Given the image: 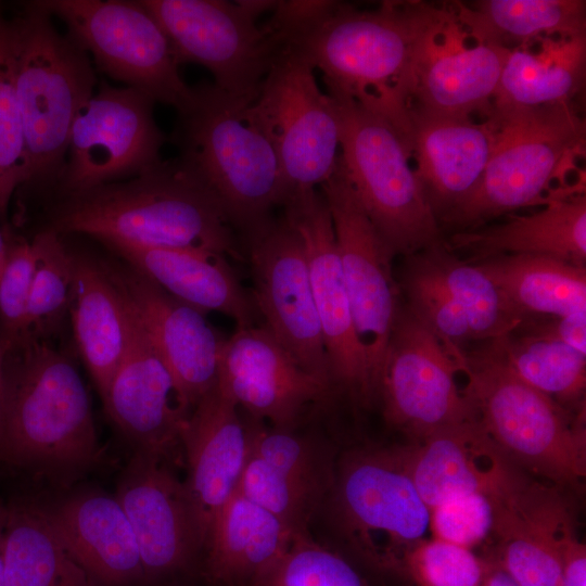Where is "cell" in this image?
<instances>
[{"label": "cell", "instance_id": "6da1fadb", "mask_svg": "<svg viewBox=\"0 0 586 586\" xmlns=\"http://www.w3.org/2000/svg\"><path fill=\"white\" fill-rule=\"evenodd\" d=\"M36 230L99 243L238 255L234 231L215 195L178 156L110 184L47 201Z\"/></svg>", "mask_w": 586, "mask_h": 586}, {"label": "cell", "instance_id": "7a4b0ae2", "mask_svg": "<svg viewBox=\"0 0 586 586\" xmlns=\"http://www.w3.org/2000/svg\"><path fill=\"white\" fill-rule=\"evenodd\" d=\"M275 34L322 73L327 92L385 118L410 151L415 37L409 1L383 2L373 11L323 1Z\"/></svg>", "mask_w": 586, "mask_h": 586}, {"label": "cell", "instance_id": "3957f363", "mask_svg": "<svg viewBox=\"0 0 586 586\" xmlns=\"http://www.w3.org/2000/svg\"><path fill=\"white\" fill-rule=\"evenodd\" d=\"M65 344L29 336L3 354L0 460L68 470L99 457L90 397Z\"/></svg>", "mask_w": 586, "mask_h": 586}, {"label": "cell", "instance_id": "277c9868", "mask_svg": "<svg viewBox=\"0 0 586 586\" xmlns=\"http://www.w3.org/2000/svg\"><path fill=\"white\" fill-rule=\"evenodd\" d=\"M251 102L200 84L177 112L173 132L178 157L215 195L244 241L266 227L272 208L289 196L277 153L254 119Z\"/></svg>", "mask_w": 586, "mask_h": 586}, {"label": "cell", "instance_id": "5b68a950", "mask_svg": "<svg viewBox=\"0 0 586 586\" xmlns=\"http://www.w3.org/2000/svg\"><path fill=\"white\" fill-rule=\"evenodd\" d=\"M495 129L494 145L473 191L440 219L459 231L475 229L504 214L582 192L558 190L584 153L585 119L572 102L539 107L491 104L483 114Z\"/></svg>", "mask_w": 586, "mask_h": 586}, {"label": "cell", "instance_id": "8992f818", "mask_svg": "<svg viewBox=\"0 0 586 586\" xmlns=\"http://www.w3.org/2000/svg\"><path fill=\"white\" fill-rule=\"evenodd\" d=\"M16 30V87L27 152V176L16 192L18 208L37 203L63 165L72 126L98 80L90 56L38 0L22 2Z\"/></svg>", "mask_w": 586, "mask_h": 586}, {"label": "cell", "instance_id": "52a82bcc", "mask_svg": "<svg viewBox=\"0 0 586 586\" xmlns=\"http://www.w3.org/2000/svg\"><path fill=\"white\" fill-rule=\"evenodd\" d=\"M463 392L500 450L522 471L558 485L574 486L586 475L584 412L566 408L521 380L496 342L473 352L450 348Z\"/></svg>", "mask_w": 586, "mask_h": 586}, {"label": "cell", "instance_id": "ba28073f", "mask_svg": "<svg viewBox=\"0 0 586 586\" xmlns=\"http://www.w3.org/2000/svg\"><path fill=\"white\" fill-rule=\"evenodd\" d=\"M327 93L339 118V164L391 253L408 257L440 243L441 226L404 139L382 116L345 95Z\"/></svg>", "mask_w": 586, "mask_h": 586}, {"label": "cell", "instance_id": "9c48e42d", "mask_svg": "<svg viewBox=\"0 0 586 586\" xmlns=\"http://www.w3.org/2000/svg\"><path fill=\"white\" fill-rule=\"evenodd\" d=\"M38 2L64 23L101 73L177 112L191 101L192 87L180 75L171 43L141 0Z\"/></svg>", "mask_w": 586, "mask_h": 586}, {"label": "cell", "instance_id": "30bf717a", "mask_svg": "<svg viewBox=\"0 0 586 586\" xmlns=\"http://www.w3.org/2000/svg\"><path fill=\"white\" fill-rule=\"evenodd\" d=\"M314 71L300 54L281 44L250 104L279 158L288 200L323 184L339 162L337 114Z\"/></svg>", "mask_w": 586, "mask_h": 586}, {"label": "cell", "instance_id": "8fae6325", "mask_svg": "<svg viewBox=\"0 0 586 586\" xmlns=\"http://www.w3.org/2000/svg\"><path fill=\"white\" fill-rule=\"evenodd\" d=\"M154 105L136 89L98 84L72 126L52 188L37 203L124 181L161 162L166 137Z\"/></svg>", "mask_w": 586, "mask_h": 586}, {"label": "cell", "instance_id": "7c38bea8", "mask_svg": "<svg viewBox=\"0 0 586 586\" xmlns=\"http://www.w3.org/2000/svg\"><path fill=\"white\" fill-rule=\"evenodd\" d=\"M167 35L179 64L205 67L220 90L253 101L281 44L256 18V1L141 0Z\"/></svg>", "mask_w": 586, "mask_h": 586}, {"label": "cell", "instance_id": "4fadbf2b", "mask_svg": "<svg viewBox=\"0 0 586 586\" xmlns=\"http://www.w3.org/2000/svg\"><path fill=\"white\" fill-rule=\"evenodd\" d=\"M333 507L346 538L369 561L402 568L429 532L430 510L396 449L351 456L341 466Z\"/></svg>", "mask_w": 586, "mask_h": 586}, {"label": "cell", "instance_id": "5bb4252c", "mask_svg": "<svg viewBox=\"0 0 586 586\" xmlns=\"http://www.w3.org/2000/svg\"><path fill=\"white\" fill-rule=\"evenodd\" d=\"M409 7L415 37L412 107L441 115H483L510 49L475 40L450 4L409 1Z\"/></svg>", "mask_w": 586, "mask_h": 586}, {"label": "cell", "instance_id": "9a60e30c", "mask_svg": "<svg viewBox=\"0 0 586 586\" xmlns=\"http://www.w3.org/2000/svg\"><path fill=\"white\" fill-rule=\"evenodd\" d=\"M449 347L408 307L388 342L377 396L387 423L416 440L476 418Z\"/></svg>", "mask_w": 586, "mask_h": 586}, {"label": "cell", "instance_id": "2e32d148", "mask_svg": "<svg viewBox=\"0 0 586 586\" xmlns=\"http://www.w3.org/2000/svg\"><path fill=\"white\" fill-rule=\"evenodd\" d=\"M321 187L328 205L354 326L364 352L373 396L400 309L391 253L360 206L337 162Z\"/></svg>", "mask_w": 586, "mask_h": 586}, {"label": "cell", "instance_id": "e0dca14e", "mask_svg": "<svg viewBox=\"0 0 586 586\" xmlns=\"http://www.w3.org/2000/svg\"><path fill=\"white\" fill-rule=\"evenodd\" d=\"M244 242L252 297L264 327L304 371L331 390L330 366L298 233L283 217Z\"/></svg>", "mask_w": 586, "mask_h": 586}, {"label": "cell", "instance_id": "ac0fdd59", "mask_svg": "<svg viewBox=\"0 0 586 586\" xmlns=\"http://www.w3.org/2000/svg\"><path fill=\"white\" fill-rule=\"evenodd\" d=\"M283 208V217L303 243L333 386L368 403L374 398L373 391L356 334L326 200L321 192L311 189L290 196Z\"/></svg>", "mask_w": 586, "mask_h": 586}, {"label": "cell", "instance_id": "d6986e66", "mask_svg": "<svg viewBox=\"0 0 586 586\" xmlns=\"http://www.w3.org/2000/svg\"><path fill=\"white\" fill-rule=\"evenodd\" d=\"M217 384L251 418L289 431L330 392L264 326L255 324L237 328L222 341Z\"/></svg>", "mask_w": 586, "mask_h": 586}, {"label": "cell", "instance_id": "ffe728a7", "mask_svg": "<svg viewBox=\"0 0 586 586\" xmlns=\"http://www.w3.org/2000/svg\"><path fill=\"white\" fill-rule=\"evenodd\" d=\"M128 305L193 410L218 378L222 344L205 315L125 262H109Z\"/></svg>", "mask_w": 586, "mask_h": 586}, {"label": "cell", "instance_id": "44dd1931", "mask_svg": "<svg viewBox=\"0 0 586 586\" xmlns=\"http://www.w3.org/2000/svg\"><path fill=\"white\" fill-rule=\"evenodd\" d=\"M114 497L136 536L144 575L179 570L202 547L184 483L163 457L136 450Z\"/></svg>", "mask_w": 586, "mask_h": 586}, {"label": "cell", "instance_id": "7402d4cb", "mask_svg": "<svg viewBox=\"0 0 586 586\" xmlns=\"http://www.w3.org/2000/svg\"><path fill=\"white\" fill-rule=\"evenodd\" d=\"M130 308V306H129ZM128 347L102 398L105 411L136 446L165 458L181 446L192 409L131 308Z\"/></svg>", "mask_w": 586, "mask_h": 586}, {"label": "cell", "instance_id": "603a6c76", "mask_svg": "<svg viewBox=\"0 0 586 586\" xmlns=\"http://www.w3.org/2000/svg\"><path fill=\"white\" fill-rule=\"evenodd\" d=\"M396 450L429 509L468 494L495 498L525 473L500 450L477 418Z\"/></svg>", "mask_w": 586, "mask_h": 586}, {"label": "cell", "instance_id": "cb8c5ba5", "mask_svg": "<svg viewBox=\"0 0 586 586\" xmlns=\"http://www.w3.org/2000/svg\"><path fill=\"white\" fill-rule=\"evenodd\" d=\"M492 499L498 564L518 586H561L560 544L574 523L560 493L524 473Z\"/></svg>", "mask_w": 586, "mask_h": 586}, {"label": "cell", "instance_id": "d4e9b609", "mask_svg": "<svg viewBox=\"0 0 586 586\" xmlns=\"http://www.w3.org/2000/svg\"><path fill=\"white\" fill-rule=\"evenodd\" d=\"M184 482L202 546L237 487L249 456V431L235 403L216 384L195 405L181 434Z\"/></svg>", "mask_w": 586, "mask_h": 586}, {"label": "cell", "instance_id": "484cf974", "mask_svg": "<svg viewBox=\"0 0 586 586\" xmlns=\"http://www.w3.org/2000/svg\"><path fill=\"white\" fill-rule=\"evenodd\" d=\"M410 156L416 175L437 221L477 186L495 138L492 119L410 112Z\"/></svg>", "mask_w": 586, "mask_h": 586}, {"label": "cell", "instance_id": "4316f807", "mask_svg": "<svg viewBox=\"0 0 586 586\" xmlns=\"http://www.w3.org/2000/svg\"><path fill=\"white\" fill-rule=\"evenodd\" d=\"M168 294L198 309L224 314L238 328L255 324L253 297L239 282L226 256L203 251L102 243Z\"/></svg>", "mask_w": 586, "mask_h": 586}, {"label": "cell", "instance_id": "83f0119b", "mask_svg": "<svg viewBox=\"0 0 586 586\" xmlns=\"http://www.w3.org/2000/svg\"><path fill=\"white\" fill-rule=\"evenodd\" d=\"M71 249L74 259L71 329L76 352L102 399L128 347L131 311L109 260Z\"/></svg>", "mask_w": 586, "mask_h": 586}, {"label": "cell", "instance_id": "f1b7e54d", "mask_svg": "<svg viewBox=\"0 0 586 586\" xmlns=\"http://www.w3.org/2000/svg\"><path fill=\"white\" fill-rule=\"evenodd\" d=\"M44 511L63 545L93 579L122 585L144 575L136 536L115 497L78 494Z\"/></svg>", "mask_w": 586, "mask_h": 586}, {"label": "cell", "instance_id": "f546056e", "mask_svg": "<svg viewBox=\"0 0 586 586\" xmlns=\"http://www.w3.org/2000/svg\"><path fill=\"white\" fill-rule=\"evenodd\" d=\"M446 245L451 252L470 254L469 263L504 255H544L585 267V193L555 198L533 214H510L504 222L455 232Z\"/></svg>", "mask_w": 586, "mask_h": 586}, {"label": "cell", "instance_id": "4dcf8cb0", "mask_svg": "<svg viewBox=\"0 0 586 586\" xmlns=\"http://www.w3.org/2000/svg\"><path fill=\"white\" fill-rule=\"evenodd\" d=\"M297 534L235 492L215 515L204 543L207 575L219 586H251Z\"/></svg>", "mask_w": 586, "mask_h": 586}, {"label": "cell", "instance_id": "1f68e13d", "mask_svg": "<svg viewBox=\"0 0 586 586\" xmlns=\"http://www.w3.org/2000/svg\"><path fill=\"white\" fill-rule=\"evenodd\" d=\"M586 77V34L546 37L510 50L493 105L539 107L572 102Z\"/></svg>", "mask_w": 586, "mask_h": 586}, {"label": "cell", "instance_id": "d6a6232c", "mask_svg": "<svg viewBox=\"0 0 586 586\" xmlns=\"http://www.w3.org/2000/svg\"><path fill=\"white\" fill-rule=\"evenodd\" d=\"M4 509L5 586H94L52 528L43 508L14 500Z\"/></svg>", "mask_w": 586, "mask_h": 586}, {"label": "cell", "instance_id": "836d02e7", "mask_svg": "<svg viewBox=\"0 0 586 586\" xmlns=\"http://www.w3.org/2000/svg\"><path fill=\"white\" fill-rule=\"evenodd\" d=\"M450 8L475 40L510 50L546 37L586 34L585 0H479Z\"/></svg>", "mask_w": 586, "mask_h": 586}, {"label": "cell", "instance_id": "e575fe53", "mask_svg": "<svg viewBox=\"0 0 586 586\" xmlns=\"http://www.w3.org/2000/svg\"><path fill=\"white\" fill-rule=\"evenodd\" d=\"M525 316L586 314V267L544 255H504L474 263Z\"/></svg>", "mask_w": 586, "mask_h": 586}, {"label": "cell", "instance_id": "d590c367", "mask_svg": "<svg viewBox=\"0 0 586 586\" xmlns=\"http://www.w3.org/2000/svg\"><path fill=\"white\" fill-rule=\"evenodd\" d=\"M407 258L467 317L476 341L488 342L510 334L531 318L475 264L458 258L443 241Z\"/></svg>", "mask_w": 586, "mask_h": 586}, {"label": "cell", "instance_id": "8d00e7d4", "mask_svg": "<svg viewBox=\"0 0 586 586\" xmlns=\"http://www.w3.org/2000/svg\"><path fill=\"white\" fill-rule=\"evenodd\" d=\"M35 268L28 317L29 336L64 342L71 327L69 311L74 290V259L64 234L35 230L30 237Z\"/></svg>", "mask_w": 586, "mask_h": 586}, {"label": "cell", "instance_id": "74e56055", "mask_svg": "<svg viewBox=\"0 0 586 586\" xmlns=\"http://www.w3.org/2000/svg\"><path fill=\"white\" fill-rule=\"evenodd\" d=\"M494 341L507 365L525 383L566 408L582 404L585 355L559 341L518 331Z\"/></svg>", "mask_w": 586, "mask_h": 586}, {"label": "cell", "instance_id": "f35d334b", "mask_svg": "<svg viewBox=\"0 0 586 586\" xmlns=\"http://www.w3.org/2000/svg\"><path fill=\"white\" fill-rule=\"evenodd\" d=\"M27 152L16 87V30L0 3V226L10 227V206L27 176Z\"/></svg>", "mask_w": 586, "mask_h": 586}, {"label": "cell", "instance_id": "ab89813d", "mask_svg": "<svg viewBox=\"0 0 586 586\" xmlns=\"http://www.w3.org/2000/svg\"><path fill=\"white\" fill-rule=\"evenodd\" d=\"M251 586H369V584L344 557L317 544L307 533H300Z\"/></svg>", "mask_w": 586, "mask_h": 586}, {"label": "cell", "instance_id": "60d3db41", "mask_svg": "<svg viewBox=\"0 0 586 586\" xmlns=\"http://www.w3.org/2000/svg\"><path fill=\"white\" fill-rule=\"evenodd\" d=\"M237 492L298 533L307 532V524L324 494L250 453Z\"/></svg>", "mask_w": 586, "mask_h": 586}, {"label": "cell", "instance_id": "b9f144b4", "mask_svg": "<svg viewBox=\"0 0 586 586\" xmlns=\"http://www.w3.org/2000/svg\"><path fill=\"white\" fill-rule=\"evenodd\" d=\"M4 232L8 252L0 275V349L3 354L29 337L28 306L35 268L29 239L11 226Z\"/></svg>", "mask_w": 586, "mask_h": 586}, {"label": "cell", "instance_id": "7bdbcfd3", "mask_svg": "<svg viewBox=\"0 0 586 586\" xmlns=\"http://www.w3.org/2000/svg\"><path fill=\"white\" fill-rule=\"evenodd\" d=\"M249 453L268 464L322 493L327 491L328 467L319 450L293 431L265 426L252 418L246 424Z\"/></svg>", "mask_w": 586, "mask_h": 586}, {"label": "cell", "instance_id": "ee69618b", "mask_svg": "<svg viewBox=\"0 0 586 586\" xmlns=\"http://www.w3.org/2000/svg\"><path fill=\"white\" fill-rule=\"evenodd\" d=\"M402 568L420 586H481L489 565L470 548L431 537L407 555Z\"/></svg>", "mask_w": 586, "mask_h": 586}, {"label": "cell", "instance_id": "f6af8a7d", "mask_svg": "<svg viewBox=\"0 0 586 586\" xmlns=\"http://www.w3.org/2000/svg\"><path fill=\"white\" fill-rule=\"evenodd\" d=\"M432 537L466 548L483 543L494 528V502L484 494H468L431 507Z\"/></svg>", "mask_w": 586, "mask_h": 586}, {"label": "cell", "instance_id": "bcb514c9", "mask_svg": "<svg viewBox=\"0 0 586 586\" xmlns=\"http://www.w3.org/2000/svg\"><path fill=\"white\" fill-rule=\"evenodd\" d=\"M517 331L559 341L586 356V314L543 320L532 317Z\"/></svg>", "mask_w": 586, "mask_h": 586}, {"label": "cell", "instance_id": "7dc6e473", "mask_svg": "<svg viewBox=\"0 0 586 586\" xmlns=\"http://www.w3.org/2000/svg\"><path fill=\"white\" fill-rule=\"evenodd\" d=\"M561 586H586V547L572 527L560 544Z\"/></svg>", "mask_w": 586, "mask_h": 586}, {"label": "cell", "instance_id": "c3c4849f", "mask_svg": "<svg viewBox=\"0 0 586 586\" xmlns=\"http://www.w3.org/2000/svg\"><path fill=\"white\" fill-rule=\"evenodd\" d=\"M481 586H518L511 576L498 564L489 565Z\"/></svg>", "mask_w": 586, "mask_h": 586}, {"label": "cell", "instance_id": "681fc988", "mask_svg": "<svg viewBox=\"0 0 586 586\" xmlns=\"http://www.w3.org/2000/svg\"><path fill=\"white\" fill-rule=\"evenodd\" d=\"M4 505L0 502V586H5L3 570Z\"/></svg>", "mask_w": 586, "mask_h": 586}, {"label": "cell", "instance_id": "f907efd6", "mask_svg": "<svg viewBox=\"0 0 586 586\" xmlns=\"http://www.w3.org/2000/svg\"><path fill=\"white\" fill-rule=\"evenodd\" d=\"M8 252V242L4 230L0 226V275L3 270Z\"/></svg>", "mask_w": 586, "mask_h": 586}, {"label": "cell", "instance_id": "816d5d0a", "mask_svg": "<svg viewBox=\"0 0 586 586\" xmlns=\"http://www.w3.org/2000/svg\"><path fill=\"white\" fill-rule=\"evenodd\" d=\"M2 369H3V353H2V351L0 349V442H1Z\"/></svg>", "mask_w": 586, "mask_h": 586}]
</instances>
